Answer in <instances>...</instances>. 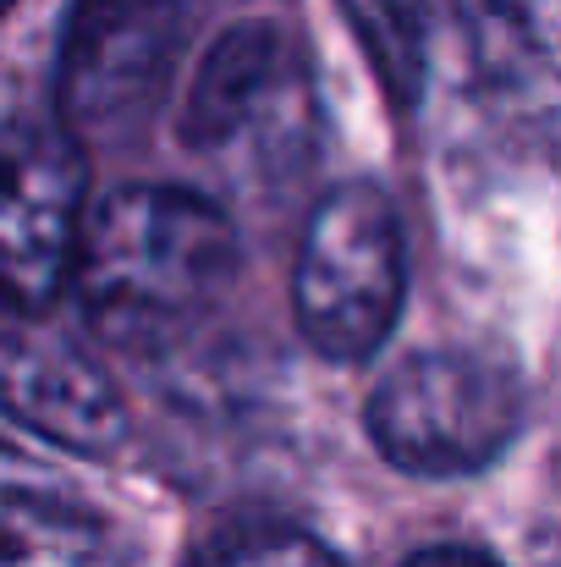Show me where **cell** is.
I'll list each match as a JSON object with an SVG mask.
<instances>
[{
    "label": "cell",
    "mask_w": 561,
    "mask_h": 567,
    "mask_svg": "<svg viewBox=\"0 0 561 567\" xmlns=\"http://www.w3.org/2000/svg\"><path fill=\"white\" fill-rule=\"evenodd\" d=\"M198 567H342V557L303 535V529H242V535H226L220 546H209Z\"/></svg>",
    "instance_id": "cell-11"
},
{
    "label": "cell",
    "mask_w": 561,
    "mask_h": 567,
    "mask_svg": "<svg viewBox=\"0 0 561 567\" xmlns=\"http://www.w3.org/2000/svg\"><path fill=\"white\" fill-rule=\"evenodd\" d=\"M0 496H66V485L39 457H28L22 446L0 435Z\"/></svg>",
    "instance_id": "cell-12"
},
{
    "label": "cell",
    "mask_w": 561,
    "mask_h": 567,
    "mask_svg": "<svg viewBox=\"0 0 561 567\" xmlns=\"http://www.w3.org/2000/svg\"><path fill=\"white\" fill-rule=\"evenodd\" d=\"M83 138L55 116L0 122V292L28 309H50L72 287L83 220H89Z\"/></svg>",
    "instance_id": "cell-5"
},
{
    "label": "cell",
    "mask_w": 561,
    "mask_h": 567,
    "mask_svg": "<svg viewBox=\"0 0 561 567\" xmlns=\"http://www.w3.org/2000/svg\"><path fill=\"white\" fill-rule=\"evenodd\" d=\"M309 127V66L281 22L226 28L183 105V144L198 155H298Z\"/></svg>",
    "instance_id": "cell-6"
},
{
    "label": "cell",
    "mask_w": 561,
    "mask_h": 567,
    "mask_svg": "<svg viewBox=\"0 0 561 567\" xmlns=\"http://www.w3.org/2000/svg\"><path fill=\"white\" fill-rule=\"evenodd\" d=\"M402 567H501V563L485 557V551H474V546H429V551L407 557Z\"/></svg>",
    "instance_id": "cell-13"
},
{
    "label": "cell",
    "mask_w": 561,
    "mask_h": 567,
    "mask_svg": "<svg viewBox=\"0 0 561 567\" xmlns=\"http://www.w3.org/2000/svg\"><path fill=\"white\" fill-rule=\"evenodd\" d=\"M451 6L485 105L534 138H561V0Z\"/></svg>",
    "instance_id": "cell-8"
},
{
    "label": "cell",
    "mask_w": 561,
    "mask_h": 567,
    "mask_svg": "<svg viewBox=\"0 0 561 567\" xmlns=\"http://www.w3.org/2000/svg\"><path fill=\"white\" fill-rule=\"evenodd\" d=\"M237 259V226L215 198L133 183L89 209L72 287L94 337L149 359L172 353L220 309Z\"/></svg>",
    "instance_id": "cell-1"
},
{
    "label": "cell",
    "mask_w": 561,
    "mask_h": 567,
    "mask_svg": "<svg viewBox=\"0 0 561 567\" xmlns=\"http://www.w3.org/2000/svg\"><path fill=\"white\" fill-rule=\"evenodd\" d=\"M364 424L374 452L402 474H479L523 430V375L490 348H429L374 385Z\"/></svg>",
    "instance_id": "cell-3"
},
{
    "label": "cell",
    "mask_w": 561,
    "mask_h": 567,
    "mask_svg": "<svg viewBox=\"0 0 561 567\" xmlns=\"http://www.w3.org/2000/svg\"><path fill=\"white\" fill-rule=\"evenodd\" d=\"M353 22L364 55L374 61L391 100L413 105L424 94L429 72V39H435V0H336Z\"/></svg>",
    "instance_id": "cell-10"
},
{
    "label": "cell",
    "mask_w": 561,
    "mask_h": 567,
    "mask_svg": "<svg viewBox=\"0 0 561 567\" xmlns=\"http://www.w3.org/2000/svg\"><path fill=\"white\" fill-rule=\"evenodd\" d=\"M407 248L391 193L374 183L331 188L303 220L292 315L303 342L331 364H364L402 320Z\"/></svg>",
    "instance_id": "cell-2"
},
{
    "label": "cell",
    "mask_w": 561,
    "mask_h": 567,
    "mask_svg": "<svg viewBox=\"0 0 561 567\" xmlns=\"http://www.w3.org/2000/svg\"><path fill=\"white\" fill-rule=\"evenodd\" d=\"M215 0H72L55 50V116L83 144L144 133Z\"/></svg>",
    "instance_id": "cell-4"
},
{
    "label": "cell",
    "mask_w": 561,
    "mask_h": 567,
    "mask_svg": "<svg viewBox=\"0 0 561 567\" xmlns=\"http://www.w3.org/2000/svg\"><path fill=\"white\" fill-rule=\"evenodd\" d=\"M11 6H17V0H0V17H6V11H11Z\"/></svg>",
    "instance_id": "cell-14"
},
{
    "label": "cell",
    "mask_w": 561,
    "mask_h": 567,
    "mask_svg": "<svg viewBox=\"0 0 561 567\" xmlns=\"http://www.w3.org/2000/svg\"><path fill=\"white\" fill-rule=\"evenodd\" d=\"M0 567H149L105 518L66 496H0Z\"/></svg>",
    "instance_id": "cell-9"
},
{
    "label": "cell",
    "mask_w": 561,
    "mask_h": 567,
    "mask_svg": "<svg viewBox=\"0 0 561 567\" xmlns=\"http://www.w3.org/2000/svg\"><path fill=\"white\" fill-rule=\"evenodd\" d=\"M0 419L77 457H111L127 441V408L105 370L11 292H0Z\"/></svg>",
    "instance_id": "cell-7"
}]
</instances>
